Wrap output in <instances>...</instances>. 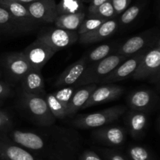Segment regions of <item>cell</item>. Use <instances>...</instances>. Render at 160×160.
<instances>
[{"mask_svg":"<svg viewBox=\"0 0 160 160\" xmlns=\"http://www.w3.org/2000/svg\"><path fill=\"white\" fill-rule=\"evenodd\" d=\"M96 87L97 84H92L77 88L70 99L67 110V117H72L78 110L81 109Z\"/></svg>","mask_w":160,"mask_h":160,"instance_id":"obj_23","label":"cell"},{"mask_svg":"<svg viewBox=\"0 0 160 160\" xmlns=\"http://www.w3.org/2000/svg\"><path fill=\"white\" fill-rule=\"evenodd\" d=\"M107 1H109V0H91L90 6L88 7V14L92 13L98 6Z\"/></svg>","mask_w":160,"mask_h":160,"instance_id":"obj_37","label":"cell"},{"mask_svg":"<svg viewBox=\"0 0 160 160\" xmlns=\"http://www.w3.org/2000/svg\"><path fill=\"white\" fill-rule=\"evenodd\" d=\"M0 6L8 10L24 33L34 31L40 24L30 14L26 5L14 0H0Z\"/></svg>","mask_w":160,"mask_h":160,"instance_id":"obj_11","label":"cell"},{"mask_svg":"<svg viewBox=\"0 0 160 160\" xmlns=\"http://www.w3.org/2000/svg\"><path fill=\"white\" fill-rule=\"evenodd\" d=\"M85 17L86 13L84 11L76 13L63 14L58 16L53 23L56 28L67 31H78Z\"/></svg>","mask_w":160,"mask_h":160,"instance_id":"obj_24","label":"cell"},{"mask_svg":"<svg viewBox=\"0 0 160 160\" xmlns=\"http://www.w3.org/2000/svg\"><path fill=\"white\" fill-rule=\"evenodd\" d=\"M118 27L119 22L117 20H108L94 31L80 35L78 41L82 45H91L101 42L111 37L117 31Z\"/></svg>","mask_w":160,"mask_h":160,"instance_id":"obj_20","label":"cell"},{"mask_svg":"<svg viewBox=\"0 0 160 160\" xmlns=\"http://www.w3.org/2000/svg\"><path fill=\"white\" fill-rule=\"evenodd\" d=\"M128 154L131 160H154L149 150L142 145H131L128 148Z\"/></svg>","mask_w":160,"mask_h":160,"instance_id":"obj_29","label":"cell"},{"mask_svg":"<svg viewBox=\"0 0 160 160\" xmlns=\"http://www.w3.org/2000/svg\"><path fill=\"white\" fill-rule=\"evenodd\" d=\"M0 31L9 35H19L23 34L13 17L5 8L0 6Z\"/></svg>","mask_w":160,"mask_h":160,"instance_id":"obj_26","label":"cell"},{"mask_svg":"<svg viewBox=\"0 0 160 160\" xmlns=\"http://www.w3.org/2000/svg\"><path fill=\"white\" fill-rule=\"evenodd\" d=\"M2 105V102H1V101H0V106H1Z\"/></svg>","mask_w":160,"mask_h":160,"instance_id":"obj_41","label":"cell"},{"mask_svg":"<svg viewBox=\"0 0 160 160\" xmlns=\"http://www.w3.org/2000/svg\"><path fill=\"white\" fill-rule=\"evenodd\" d=\"M160 73V41L159 38L145 52L131 78L135 81H150L158 83Z\"/></svg>","mask_w":160,"mask_h":160,"instance_id":"obj_5","label":"cell"},{"mask_svg":"<svg viewBox=\"0 0 160 160\" xmlns=\"http://www.w3.org/2000/svg\"><path fill=\"white\" fill-rule=\"evenodd\" d=\"M22 92L31 95L45 97V81L42 71L31 69L20 81Z\"/></svg>","mask_w":160,"mask_h":160,"instance_id":"obj_22","label":"cell"},{"mask_svg":"<svg viewBox=\"0 0 160 160\" xmlns=\"http://www.w3.org/2000/svg\"><path fill=\"white\" fill-rule=\"evenodd\" d=\"M116 15L117 14L114 11L113 6H112L110 0L106 2L105 3L102 4L101 6H98L92 13L88 14V16H94V17L104 19L106 20L113 19V17Z\"/></svg>","mask_w":160,"mask_h":160,"instance_id":"obj_30","label":"cell"},{"mask_svg":"<svg viewBox=\"0 0 160 160\" xmlns=\"http://www.w3.org/2000/svg\"><path fill=\"white\" fill-rule=\"evenodd\" d=\"M20 99L23 109L35 124L42 128L55 124L56 118L50 112L45 97L28 95L21 92Z\"/></svg>","mask_w":160,"mask_h":160,"instance_id":"obj_2","label":"cell"},{"mask_svg":"<svg viewBox=\"0 0 160 160\" xmlns=\"http://www.w3.org/2000/svg\"><path fill=\"white\" fill-rule=\"evenodd\" d=\"M110 1L113 6L116 14H120L129 7L131 0H110Z\"/></svg>","mask_w":160,"mask_h":160,"instance_id":"obj_34","label":"cell"},{"mask_svg":"<svg viewBox=\"0 0 160 160\" xmlns=\"http://www.w3.org/2000/svg\"><path fill=\"white\" fill-rule=\"evenodd\" d=\"M47 160H57L56 159H52V158H50V159H47Z\"/></svg>","mask_w":160,"mask_h":160,"instance_id":"obj_39","label":"cell"},{"mask_svg":"<svg viewBox=\"0 0 160 160\" xmlns=\"http://www.w3.org/2000/svg\"><path fill=\"white\" fill-rule=\"evenodd\" d=\"M78 160H103L95 152L91 149L84 150L80 156H78Z\"/></svg>","mask_w":160,"mask_h":160,"instance_id":"obj_35","label":"cell"},{"mask_svg":"<svg viewBox=\"0 0 160 160\" xmlns=\"http://www.w3.org/2000/svg\"><path fill=\"white\" fill-rule=\"evenodd\" d=\"M159 38V33L156 28L146 30L141 34L130 38L121 45H119L116 54L130 57L151 46Z\"/></svg>","mask_w":160,"mask_h":160,"instance_id":"obj_8","label":"cell"},{"mask_svg":"<svg viewBox=\"0 0 160 160\" xmlns=\"http://www.w3.org/2000/svg\"><path fill=\"white\" fill-rule=\"evenodd\" d=\"M88 66V64L85 56H83L81 59L67 67L64 71L60 73L55 82L54 86L60 88L76 85L84 74Z\"/></svg>","mask_w":160,"mask_h":160,"instance_id":"obj_18","label":"cell"},{"mask_svg":"<svg viewBox=\"0 0 160 160\" xmlns=\"http://www.w3.org/2000/svg\"><path fill=\"white\" fill-rule=\"evenodd\" d=\"M0 34H1V31H0Z\"/></svg>","mask_w":160,"mask_h":160,"instance_id":"obj_42","label":"cell"},{"mask_svg":"<svg viewBox=\"0 0 160 160\" xmlns=\"http://www.w3.org/2000/svg\"><path fill=\"white\" fill-rule=\"evenodd\" d=\"M0 160H42L0 133Z\"/></svg>","mask_w":160,"mask_h":160,"instance_id":"obj_17","label":"cell"},{"mask_svg":"<svg viewBox=\"0 0 160 160\" xmlns=\"http://www.w3.org/2000/svg\"><path fill=\"white\" fill-rule=\"evenodd\" d=\"M55 0H38L26 5L31 17L39 23H53L58 12Z\"/></svg>","mask_w":160,"mask_h":160,"instance_id":"obj_15","label":"cell"},{"mask_svg":"<svg viewBox=\"0 0 160 160\" xmlns=\"http://www.w3.org/2000/svg\"><path fill=\"white\" fill-rule=\"evenodd\" d=\"M142 10V6L140 5H134L128 7L124 12H122L120 19V24L123 26H128L132 23L137 19Z\"/></svg>","mask_w":160,"mask_h":160,"instance_id":"obj_31","label":"cell"},{"mask_svg":"<svg viewBox=\"0 0 160 160\" xmlns=\"http://www.w3.org/2000/svg\"><path fill=\"white\" fill-rule=\"evenodd\" d=\"M119 45L120 44L118 42L102 44L89 51L87 54L84 55L87 59L88 64L89 65V64L98 62L110 55L115 54Z\"/></svg>","mask_w":160,"mask_h":160,"instance_id":"obj_25","label":"cell"},{"mask_svg":"<svg viewBox=\"0 0 160 160\" xmlns=\"http://www.w3.org/2000/svg\"><path fill=\"white\" fill-rule=\"evenodd\" d=\"M123 92L124 88L115 84H106L99 87L97 86L81 109H87L108 102L114 101L120 98Z\"/></svg>","mask_w":160,"mask_h":160,"instance_id":"obj_14","label":"cell"},{"mask_svg":"<svg viewBox=\"0 0 160 160\" xmlns=\"http://www.w3.org/2000/svg\"><path fill=\"white\" fill-rule=\"evenodd\" d=\"M6 134L12 142L34 156L44 157L45 145L40 131L11 130Z\"/></svg>","mask_w":160,"mask_h":160,"instance_id":"obj_7","label":"cell"},{"mask_svg":"<svg viewBox=\"0 0 160 160\" xmlns=\"http://www.w3.org/2000/svg\"><path fill=\"white\" fill-rule=\"evenodd\" d=\"M149 47L139 52L136 53L134 56L128 57L126 60H124L120 65L117 66L109 74H108L106 78H103L100 81L99 84H113L115 82L123 81V80L128 78V77H131V75L134 73L137 67H138L144 55L148 51Z\"/></svg>","mask_w":160,"mask_h":160,"instance_id":"obj_12","label":"cell"},{"mask_svg":"<svg viewBox=\"0 0 160 160\" xmlns=\"http://www.w3.org/2000/svg\"><path fill=\"white\" fill-rule=\"evenodd\" d=\"M0 76H1V70H0Z\"/></svg>","mask_w":160,"mask_h":160,"instance_id":"obj_40","label":"cell"},{"mask_svg":"<svg viewBox=\"0 0 160 160\" xmlns=\"http://www.w3.org/2000/svg\"><path fill=\"white\" fill-rule=\"evenodd\" d=\"M128 57L118 54H112L108 57L89 64L80 81L76 84V87L88 85L92 84H99L100 81L111 73L117 66L126 60Z\"/></svg>","mask_w":160,"mask_h":160,"instance_id":"obj_4","label":"cell"},{"mask_svg":"<svg viewBox=\"0 0 160 160\" xmlns=\"http://www.w3.org/2000/svg\"><path fill=\"white\" fill-rule=\"evenodd\" d=\"M58 15L76 13L83 12V4L81 0H61L56 5Z\"/></svg>","mask_w":160,"mask_h":160,"instance_id":"obj_27","label":"cell"},{"mask_svg":"<svg viewBox=\"0 0 160 160\" xmlns=\"http://www.w3.org/2000/svg\"><path fill=\"white\" fill-rule=\"evenodd\" d=\"M3 65L8 75L16 81H20L22 78L31 70V67L23 52H10L3 57Z\"/></svg>","mask_w":160,"mask_h":160,"instance_id":"obj_13","label":"cell"},{"mask_svg":"<svg viewBox=\"0 0 160 160\" xmlns=\"http://www.w3.org/2000/svg\"><path fill=\"white\" fill-rule=\"evenodd\" d=\"M157 100V95L152 90L141 89L128 95V106L132 110L146 112L154 107Z\"/></svg>","mask_w":160,"mask_h":160,"instance_id":"obj_19","label":"cell"},{"mask_svg":"<svg viewBox=\"0 0 160 160\" xmlns=\"http://www.w3.org/2000/svg\"><path fill=\"white\" fill-rule=\"evenodd\" d=\"M14 1L21 3V4H23V5H28L31 2H34L38 1V0H14Z\"/></svg>","mask_w":160,"mask_h":160,"instance_id":"obj_38","label":"cell"},{"mask_svg":"<svg viewBox=\"0 0 160 160\" xmlns=\"http://www.w3.org/2000/svg\"><path fill=\"white\" fill-rule=\"evenodd\" d=\"M92 137L108 146H120L126 140V130L120 126L106 125L92 131Z\"/></svg>","mask_w":160,"mask_h":160,"instance_id":"obj_16","label":"cell"},{"mask_svg":"<svg viewBox=\"0 0 160 160\" xmlns=\"http://www.w3.org/2000/svg\"><path fill=\"white\" fill-rule=\"evenodd\" d=\"M128 108L124 106H115L98 112L78 116L72 123L79 129H96L109 125L117 121L127 112Z\"/></svg>","mask_w":160,"mask_h":160,"instance_id":"obj_3","label":"cell"},{"mask_svg":"<svg viewBox=\"0 0 160 160\" xmlns=\"http://www.w3.org/2000/svg\"><path fill=\"white\" fill-rule=\"evenodd\" d=\"M106 21V20L99 18V17H94V16H88V17L84 18V20H83L79 29L78 30L77 32H78L79 36L87 34V33L91 32V31L98 28V27L101 26Z\"/></svg>","mask_w":160,"mask_h":160,"instance_id":"obj_28","label":"cell"},{"mask_svg":"<svg viewBox=\"0 0 160 160\" xmlns=\"http://www.w3.org/2000/svg\"><path fill=\"white\" fill-rule=\"evenodd\" d=\"M77 31H70L58 28H45L38 33L37 38L48 45L56 52L71 46L78 41Z\"/></svg>","mask_w":160,"mask_h":160,"instance_id":"obj_6","label":"cell"},{"mask_svg":"<svg viewBox=\"0 0 160 160\" xmlns=\"http://www.w3.org/2000/svg\"><path fill=\"white\" fill-rule=\"evenodd\" d=\"M125 123L131 137L136 139L141 138L145 134L148 125V116L146 112L131 109L127 112Z\"/></svg>","mask_w":160,"mask_h":160,"instance_id":"obj_21","label":"cell"},{"mask_svg":"<svg viewBox=\"0 0 160 160\" xmlns=\"http://www.w3.org/2000/svg\"><path fill=\"white\" fill-rule=\"evenodd\" d=\"M23 53L31 69L42 71L45 64L56 52L45 42L37 38L24 48Z\"/></svg>","mask_w":160,"mask_h":160,"instance_id":"obj_10","label":"cell"},{"mask_svg":"<svg viewBox=\"0 0 160 160\" xmlns=\"http://www.w3.org/2000/svg\"><path fill=\"white\" fill-rule=\"evenodd\" d=\"M12 93V90L9 84L0 81V100L7 98Z\"/></svg>","mask_w":160,"mask_h":160,"instance_id":"obj_36","label":"cell"},{"mask_svg":"<svg viewBox=\"0 0 160 160\" xmlns=\"http://www.w3.org/2000/svg\"><path fill=\"white\" fill-rule=\"evenodd\" d=\"M100 153L104 160H128L120 152L110 148H101Z\"/></svg>","mask_w":160,"mask_h":160,"instance_id":"obj_33","label":"cell"},{"mask_svg":"<svg viewBox=\"0 0 160 160\" xmlns=\"http://www.w3.org/2000/svg\"><path fill=\"white\" fill-rule=\"evenodd\" d=\"M12 122L7 112L0 109V133L6 134L12 130Z\"/></svg>","mask_w":160,"mask_h":160,"instance_id":"obj_32","label":"cell"},{"mask_svg":"<svg viewBox=\"0 0 160 160\" xmlns=\"http://www.w3.org/2000/svg\"><path fill=\"white\" fill-rule=\"evenodd\" d=\"M77 88L75 85L63 87L60 88L56 92L45 94V101L56 120H62L67 117V110L70 99Z\"/></svg>","mask_w":160,"mask_h":160,"instance_id":"obj_9","label":"cell"},{"mask_svg":"<svg viewBox=\"0 0 160 160\" xmlns=\"http://www.w3.org/2000/svg\"><path fill=\"white\" fill-rule=\"evenodd\" d=\"M40 131L44 140V158L57 160H76L81 148L79 133L70 128L52 126Z\"/></svg>","mask_w":160,"mask_h":160,"instance_id":"obj_1","label":"cell"}]
</instances>
